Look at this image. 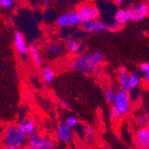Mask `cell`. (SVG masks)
Instances as JSON below:
<instances>
[{
	"mask_svg": "<svg viewBox=\"0 0 149 149\" xmlns=\"http://www.w3.org/2000/svg\"><path fill=\"white\" fill-rule=\"evenodd\" d=\"M104 62V55L101 52H91L79 55L72 59V68L82 74L91 75Z\"/></svg>",
	"mask_w": 149,
	"mask_h": 149,
	"instance_id": "obj_1",
	"label": "cell"
},
{
	"mask_svg": "<svg viewBox=\"0 0 149 149\" xmlns=\"http://www.w3.org/2000/svg\"><path fill=\"white\" fill-rule=\"evenodd\" d=\"M26 142L27 136L18 125H9L4 130L3 143L6 146L24 147Z\"/></svg>",
	"mask_w": 149,
	"mask_h": 149,
	"instance_id": "obj_2",
	"label": "cell"
},
{
	"mask_svg": "<svg viewBox=\"0 0 149 149\" xmlns=\"http://www.w3.org/2000/svg\"><path fill=\"white\" fill-rule=\"evenodd\" d=\"M26 146L28 149H55L56 142L48 136L35 132L27 137Z\"/></svg>",
	"mask_w": 149,
	"mask_h": 149,
	"instance_id": "obj_3",
	"label": "cell"
},
{
	"mask_svg": "<svg viewBox=\"0 0 149 149\" xmlns=\"http://www.w3.org/2000/svg\"><path fill=\"white\" fill-rule=\"evenodd\" d=\"M112 104L113 108L120 116L126 115L130 113L131 109V104L129 94L121 89L116 92L114 99L113 100Z\"/></svg>",
	"mask_w": 149,
	"mask_h": 149,
	"instance_id": "obj_4",
	"label": "cell"
},
{
	"mask_svg": "<svg viewBox=\"0 0 149 149\" xmlns=\"http://www.w3.org/2000/svg\"><path fill=\"white\" fill-rule=\"evenodd\" d=\"M78 15L80 22H86L90 20H97L99 17V10L91 4L88 3H83L80 4L77 10L75 11Z\"/></svg>",
	"mask_w": 149,
	"mask_h": 149,
	"instance_id": "obj_5",
	"label": "cell"
},
{
	"mask_svg": "<svg viewBox=\"0 0 149 149\" xmlns=\"http://www.w3.org/2000/svg\"><path fill=\"white\" fill-rule=\"evenodd\" d=\"M149 6L147 3H140L135 7L130 9V21L140 22L147 17Z\"/></svg>",
	"mask_w": 149,
	"mask_h": 149,
	"instance_id": "obj_6",
	"label": "cell"
},
{
	"mask_svg": "<svg viewBox=\"0 0 149 149\" xmlns=\"http://www.w3.org/2000/svg\"><path fill=\"white\" fill-rule=\"evenodd\" d=\"M81 28L83 31L87 32H97V33H102L104 32L107 30V25L97 19V20H90L86 22H80Z\"/></svg>",
	"mask_w": 149,
	"mask_h": 149,
	"instance_id": "obj_7",
	"label": "cell"
},
{
	"mask_svg": "<svg viewBox=\"0 0 149 149\" xmlns=\"http://www.w3.org/2000/svg\"><path fill=\"white\" fill-rule=\"evenodd\" d=\"M134 143L136 147L146 148L149 147V129L148 127H143L139 130L134 136Z\"/></svg>",
	"mask_w": 149,
	"mask_h": 149,
	"instance_id": "obj_8",
	"label": "cell"
},
{
	"mask_svg": "<svg viewBox=\"0 0 149 149\" xmlns=\"http://www.w3.org/2000/svg\"><path fill=\"white\" fill-rule=\"evenodd\" d=\"M13 41H15V50L21 55H26L29 53V47L27 44L23 35L20 31H15L13 36Z\"/></svg>",
	"mask_w": 149,
	"mask_h": 149,
	"instance_id": "obj_9",
	"label": "cell"
},
{
	"mask_svg": "<svg viewBox=\"0 0 149 149\" xmlns=\"http://www.w3.org/2000/svg\"><path fill=\"white\" fill-rule=\"evenodd\" d=\"M57 137L62 142H70L73 138V130L67 124L62 123L57 128Z\"/></svg>",
	"mask_w": 149,
	"mask_h": 149,
	"instance_id": "obj_10",
	"label": "cell"
},
{
	"mask_svg": "<svg viewBox=\"0 0 149 149\" xmlns=\"http://www.w3.org/2000/svg\"><path fill=\"white\" fill-rule=\"evenodd\" d=\"M18 126L20 127L22 131L26 135L27 137L31 136V134L35 133L36 130H37L36 123L32 119H27V120H22Z\"/></svg>",
	"mask_w": 149,
	"mask_h": 149,
	"instance_id": "obj_11",
	"label": "cell"
},
{
	"mask_svg": "<svg viewBox=\"0 0 149 149\" xmlns=\"http://www.w3.org/2000/svg\"><path fill=\"white\" fill-rule=\"evenodd\" d=\"M130 8H126V9H120L116 12L114 15V22L123 26L127 22H130Z\"/></svg>",
	"mask_w": 149,
	"mask_h": 149,
	"instance_id": "obj_12",
	"label": "cell"
},
{
	"mask_svg": "<svg viewBox=\"0 0 149 149\" xmlns=\"http://www.w3.org/2000/svg\"><path fill=\"white\" fill-rule=\"evenodd\" d=\"M118 80L120 83V89L127 93H130V90L132 89V87L130 85V74L128 72L120 73L118 76Z\"/></svg>",
	"mask_w": 149,
	"mask_h": 149,
	"instance_id": "obj_13",
	"label": "cell"
},
{
	"mask_svg": "<svg viewBox=\"0 0 149 149\" xmlns=\"http://www.w3.org/2000/svg\"><path fill=\"white\" fill-rule=\"evenodd\" d=\"M29 53L31 54V59L34 64L37 67H41L43 63V59L41 55H40L38 47L36 45H31V47H29Z\"/></svg>",
	"mask_w": 149,
	"mask_h": 149,
	"instance_id": "obj_14",
	"label": "cell"
},
{
	"mask_svg": "<svg viewBox=\"0 0 149 149\" xmlns=\"http://www.w3.org/2000/svg\"><path fill=\"white\" fill-rule=\"evenodd\" d=\"M67 48H68L69 52L72 54H79L82 50V45H81L79 41L74 39H71L67 41Z\"/></svg>",
	"mask_w": 149,
	"mask_h": 149,
	"instance_id": "obj_15",
	"label": "cell"
},
{
	"mask_svg": "<svg viewBox=\"0 0 149 149\" xmlns=\"http://www.w3.org/2000/svg\"><path fill=\"white\" fill-rule=\"evenodd\" d=\"M56 25L61 27V28H65V27L70 26V18H69V13H63L56 19Z\"/></svg>",
	"mask_w": 149,
	"mask_h": 149,
	"instance_id": "obj_16",
	"label": "cell"
},
{
	"mask_svg": "<svg viewBox=\"0 0 149 149\" xmlns=\"http://www.w3.org/2000/svg\"><path fill=\"white\" fill-rule=\"evenodd\" d=\"M43 78H44V80L45 82L47 83V84H50L53 82L54 79H55V72H54L51 68H44L43 69Z\"/></svg>",
	"mask_w": 149,
	"mask_h": 149,
	"instance_id": "obj_17",
	"label": "cell"
},
{
	"mask_svg": "<svg viewBox=\"0 0 149 149\" xmlns=\"http://www.w3.org/2000/svg\"><path fill=\"white\" fill-rule=\"evenodd\" d=\"M139 70H140L141 73L143 74L145 80L146 81V82H148L149 81V63L144 62V63H140Z\"/></svg>",
	"mask_w": 149,
	"mask_h": 149,
	"instance_id": "obj_18",
	"label": "cell"
},
{
	"mask_svg": "<svg viewBox=\"0 0 149 149\" xmlns=\"http://www.w3.org/2000/svg\"><path fill=\"white\" fill-rule=\"evenodd\" d=\"M130 85L132 88H139L140 84V77L137 73H131L130 74Z\"/></svg>",
	"mask_w": 149,
	"mask_h": 149,
	"instance_id": "obj_19",
	"label": "cell"
},
{
	"mask_svg": "<svg viewBox=\"0 0 149 149\" xmlns=\"http://www.w3.org/2000/svg\"><path fill=\"white\" fill-rule=\"evenodd\" d=\"M69 13V18H70V26H78L80 24V20L76 13L75 11L73 12H68Z\"/></svg>",
	"mask_w": 149,
	"mask_h": 149,
	"instance_id": "obj_20",
	"label": "cell"
},
{
	"mask_svg": "<svg viewBox=\"0 0 149 149\" xmlns=\"http://www.w3.org/2000/svg\"><path fill=\"white\" fill-rule=\"evenodd\" d=\"M148 119H149V116H148V113L146 112H142L138 117H137V120L139 124L140 125H146L148 123Z\"/></svg>",
	"mask_w": 149,
	"mask_h": 149,
	"instance_id": "obj_21",
	"label": "cell"
},
{
	"mask_svg": "<svg viewBox=\"0 0 149 149\" xmlns=\"http://www.w3.org/2000/svg\"><path fill=\"white\" fill-rule=\"evenodd\" d=\"M79 120L75 117H68L66 119V123L65 124L68 125L72 129H76L79 126Z\"/></svg>",
	"mask_w": 149,
	"mask_h": 149,
	"instance_id": "obj_22",
	"label": "cell"
},
{
	"mask_svg": "<svg viewBox=\"0 0 149 149\" xmlns=\"http://www.w3.org/2000/svg\"><path fill=\"white\" fill-rule=\"evenodd\" d=\"M115 94L116 92L112 89V88H109V89H107L105 91V94H104V97L106 99L107 102H109V103H112L113 100L114 99V97H115Z\"/></svg>",
	"mask_w": 149,
	"mask_h": 149,
	"instance_id": "obj_23",
	"label": "cell"
},
{
	"mask_svg": "<svg viewBox=\"0 0 149 149\" xmlns=\"http://www.w3.org/2000/svg\"><path fill=\"white\" fill-rule=\"evenodd\" d=\"M47 51L51 54V55H56L60 51V46L56 43H51L48 46Z\"/></svg>",
	"mask_w": 149,
	"mask_h": 149,
	"instance_id": "obj_24",
	"label": "cell"
},
{
	"mask_svg": "<svg viewBox=\"0 0 149 149\" xmlns=\"http://www.w3.org/2000/svg\"><path fill=\"white\" fill-rule=\"evenodd\" d=\"M13 0H0V7L5 8V9H9L13 6Z\"/></svg>",
	"mask_w": 149,
	"mask_h": 149,
	"instance_id": "obj_25",
	"label": "cell"
},
{
	"mask_svg": "<svg viewBox=\"0 0 149 149\" xmlns=\"http://www.w3.org/2000/svg\"><path fill=\"white\" fill-rule=\"evenodd\" d=\"M83 131H84V134H85V137H87V138H88V139L93 138V137H94V135H95V130H94V129H93L91 126H89V125L85 126Z\"/></svg>",
	"mask_w": 149,
	"mask_h": 149,
	"instance_id": "obj_26",
	"label": "cell"
},
{
	"mask_svg": "<svg viewBox=\"0 0 149 149\" xmlns=\"http://www.w3.org/2000/svg\"><path fill=\"white\" fill-rule=\"evenodd\" d=\"M121 28H123V26H120V25L115 23L114 22H112L110 25H107V29H109L110 31H120Z\"/></svg>",
	"mask_w": 149,
	"mask_h": 149,
	"instance_id": "obj_27",
	"label": "cell"
},
{
	"mask_svg": "<svg viewBox=\"0 0 149 149\" xmlns=\"http://www.w3.org/2000/svg\"><path fill=\"white\" fill-rule=\"evenodd\" d=\"M110 117H111V119L113 120H118L121 116L113 109H113L111 110V112H110Z\"/></svg>",
	"mask_w": 149,
	"mask_h": 149,
	"instance_id": "obj_28",
	"label": "cell"
},
{
	"mask_svg": "<svg viewBox=\"0 0 149 149\" xmlns=\"http://www.w3.org/2000/svg\"><path fill=\"white\" fill-rule=\"evenodd\" d=\"M58 101H59V103L63 106V107H65L66 109H70V104L67 103L66 101H63V99H61V98H58Z\"/></svg>",
	"mask_w": 149,
	"mask_h": 149,
	"instance_id": "obj_29",
	"label": "cell"
},
{
	"mask_svg": "<svg viewBox=\"0 0 149 149\" xmlns=\"http://www.w3.org/2000/svg\"><path fill=\"white\" fill-rule=\"evenodd\" d=\"M119 72L120 73H123V72H127V68L125 66H123V65H121L120 68H119Z\"/></svg>",
	"mask_w": 149,
	"mask_h": 149,
	"instance_id": "obj_30",
	"label": "cell"
},
{
	"mask_svg": "<svg viewBox=\"0 0 149 149\" xmlns=\"http://www.w3.org/2000/svg\"><path fill=\"white\" fill-rule=\"evenodd\" d=\"M3 149H23V147H15V146H5Z\"/></svg>",
	"mask_w": 149,
	"mask_h": 149,
	"instance_id": "obj_31",
	"label": "cell"
},
{
	"mask_svg": "<svg viewBox=\"0 0 149 149\" xmlns=\"http://www.w3.org/2000/svg\"><path fill=\"white\" fill-rule=\"evenodd\" d=\"M41 3L43 6H48L50 4V0H41Z\"/></svg>",
	"mask_w": 149,
	"mask_h": 149,
	"instance_id": "obj_32",
	"label": "cell"
},
{
	"mask_svg": "<svg viewBox=\"0 0 149 149\" xmlns=\"http://www.w3.org/2000/svg\"><path fill=\"white\" fill-rule=\"evenodd\" d=\"M113 1L117 4V5H120V4H123L124 2V0H113Z\"/></svg>",
	"mask_w": 149,
	"mask_h": 149,
	"instance_id": "obj_33",
	"label": "cell"
},
{
	"mask_svg": "<svg viewBox=\"0 0 149 149\" xmlns=\"http://www.w3.org/2000/svg\"><path fill=\"white\" fill-rule=\"evenodd\" d=\"M136 149H146V148H139V147H137Z\"/></svg>",
	"mask_w": 149,
	"mask_h": 149,
	"instance_id": "obj_34",
	"label": "cell"
},
{
	"mask_svg": "<svg viewBox=\"0 0 149 149\" xmlns=\"http://www.w3.org/2000/svg\"><path fill=\"white\" fill-rule=\"evenodd\" d=\"M0 26H1V22H0Z\"/></svg>",
	"mask_w": 149,
	"mask_h": 149,
	"instance_id": "obj_35",
	"label": "cell"
}]
</instances>
